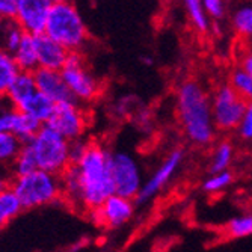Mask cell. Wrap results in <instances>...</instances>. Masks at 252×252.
Segmentation results:
<instances>
[{
	"label": "cell",
	"mask_w": 252,
	"mask_h": 252,
	"mask_svg": "<svg viewBox=\"0 0 252 252\" xmlns=\"http://www.w3.org/2000/svg\"><path fill=\"white\" fill-rule=\"evenodd\" d=\"M0 228H2V226H0Z\"/></svg>",
	"instance_id": "obj_38"
},
{
	"label": "cell",
	"mask_w": 252,
	"mask_h": 252,
	"mask_svg": "<svg viewBox=\"0 0 252 252\" xmlns=\"http://www.w3.org/2000/svg\"><path fill=\"white\" fill-rule=\"evenodd\" d=\"M9 180H8V177L5 175V174H2V172H0V192H2V190H5L8 186H9Z\"/></svg>",
	"instance_id": "obj_35"
},
{
	"label": "cell",
	"mask_w": 252,
	"mask_h": 252,
	"mask_svg": "<svg viewBox=\"0 0 252 252\" xmlns=\"http://www.w3.org/2000/svg\"><path fill=\"white\" fill-rule=\"evenodd\" d=\"M55 107L56 104L49 97H45L38 91V93H35L26 103H23L18 110L26 113L28 117H31L41 126H45L50 121L55 112Z\"/></svg>",
	"instance_id": "obj_16"
},
{
	"label": "cell",
	"mask_w": 252,
	"mask_h": 252,
	"mask_svg": "<svg viewBox=\"0 0 252 252\" xmlns=\"http://www.w3.org/2000/svg\"><path fill=\"white\" fill-rule=\"evenodd\" d=\"M233 28L242 36L252 42V5L240 6L233 15Z\"/></svg>",
	"instance_id": "obj_25"
},
{
	"label": "cell",
	"mask_w": 252,
	"mask_h": 252,
	"mask_svg": "<svg viewBox=\"0 0 252 252\" xmlns=\"http://www.w3.org/2000/svg\"><path fill=\"white\" fill-rule=\"evenodd\" d=\"M20 73V68L14 56L0 49V98H6V94Z\"/></svg>",
	"instance_id": "obj_19"
},
{
	"label": "cell",
	"mask_w": 252,
	"mask_h": 252,
	"mask_svg": "<svg viewBox=\"0 0 252 252\" xmlns=\"http://www.w3.org/2000/svg\"><path fill=\"white\" fill-rule=\"evenodd\" d=\"M35 93H38V88H36V82H35L33 73L20 71L18 76L15 77L14 83L11 85L9 91H8L6 100L14 107L20 109V106L23 103H26Z\"/></svg>",
	"instance_id": "obj_15"
},
{
	"label": "cell",
	"mask_w": 252,
	"mask_h": 252,
	"mask_svg": "<svg viewBox=\"0 0 252 252\" xmlns=\"http://www.w3.org/2000/svg\"><path fill=\"white\" fill-rule=\"evenodd\" d=\"M56 0H17L15 21L28 35H41Z\"/></svg>",
	"instance_id": "obj_11"
},
{
	"label": "cell",
	"mask_w": 252,
	"mask_h": 252,
	"mask_svg": "<svg viewBox=\"0 0 252 252\" xmlns=\"http://www.w3.org/2000/svg\"><path fill=\"white\" fill-rule=\"evenodd\" d=\"M15 8L17 0H0V18H14Z\"/></svg>",
	"instance_id": "obj_33"
},
{
	"label": "cell",
	"mask_w": 252,
	"mask_h": 252,
	"mask_svg": "<svg viewBox=\"0 0 252 252\" xmlns=\"http://www.w3.org/2000/svg\"><path fill=\"white\" fill-rule=\"evenodd\" d=\"M44 33L70 53H82L89 41L86 23L71 0H56Z\"/></svg>",
	"instance_id": "obj_3"
},
{
	"label": "cell",
	"mask_w": 252,
	"mask_h": 252,
	"mask_svg": "<svg viewBox=\"0 0 252 252\" xmlns=\"http://www.w3.org/2000/svg\"><path fill=\"white\" fill-rule=\"evenodd\" d=\"M240 68L243 71H246L248 74L252 76V49L246 50L242 56H240Z\"/></svg>",
	"instance_id": "obj_34"
},
{
	"label": "cell",
	"mask_w": 252,
	"mask_h": 252,
	"mask_svg": "<svg viewBox=\"0 0 252 252\" xmlns=\"http://www.w3.org/2000/svg\"><path fill=\"white\" fill-rule=\"evenodd\" d=\"M88 148V142L83 141V139H79V141H74L70 144V156H71V165L77 163L79 160L83 157L85 151Z\"/></svg>",
	"instance_id": "obj_32"
},
{
	"label": "cell",
	"mask_w": 252,
	"mask_h": 252,
	"mask_svg": "<svg viewBox=\"0 0 252 252\" xmlns=\"http://www.w3.org/2000/svg\"><path fill=\"white\" fill-rule=\"evenodd\" d=\"M141 62L145 63V65H153V59H151L150 56H142V58H141Z\"/></svg>",
	"instance_id": "obj_36"
},
{
	"label": "cell",
	"mask_w": 252,
	"mask_h": 252,
	"mask_svg": "<svg viewBox=\"0 0 252 252\" xmlns=\"http://www.w3.org/2000/svg\"><path fill=\"white\" fill-rule=\"evenodd\" d=\"M185 162V150L183 148H174L166 154V157L158 163V166L154 169V172L144 181V186L136 196L134 202L136 205H142L156 198L160 192L163 190L165 186H168L174 175L181 168Z\"/></svg>",
	"instance_id": "obj_9"
},
{
	"label": "cell",
	"mask_w": 252,
	"mask_h": 252,
	"mask_svg": "<svg viewBox=\"0 0 252 252\" xmlns=\"http://www.w3.org/2000/svg\"><path fill=\"white\" fill-rule=\"evenodd\" d=\"M33 76H35L38 91L45 97H49L55 104L76 101V98L71 94V91L68 89L61 71L38 68V70L33 73Z\"/></svg>",
	"instance_id": "obj_13"
},
{
	"label": "cell",
	"mask_w": 252,
	"mask_h": 252,
	"mask_svg": "<svg viewBox=\"0 0 252 252\" xmlns=\"http://www.w3.org/2000/svg\"><path fill=\"white\" fill-rule=\"evenodd\" d=\"M70 141L49 126H42L28 145L31 147L38 169L62 175L71 166Z\"/></svg>",
	"instance_id": "obj_5"
},
{
	"label": "cell",
	"mask_w": 252,
	"mask_h": 252,
	"mask_svg": "<svg viewBox=\"0 0 252 252\" xmlns=\"http://www.w3.org/2000/svg\"><path fill=\"white\" fill-rule=\"evenodd\" d=\"M225 231L230 239H243L252 236V213H245L233 218L226 223Z\"/></svg>",
	"instance_id": "obj_26"
},
{
	"label": "cell",
	"mask_w": 252,
	"mask_h": 252,
	"mask_svg": "<svg viewBox=\"0 0 252 252\" xmlns=\"http://www.w3.org/2000/svg\"><path fill=\"white\" fill-rule=\"evenodd\" d=\"M246 106L248 103L230 83L219 85L212 95V112L216 128L222 131L237 130Z\"/></svg>",
	"instance_id": "obj_7"
},
{
	"label": "cell",
	"mask_w": 252,
	"mask_h": 252,
	"mask_svg": "<svg viewBox=\"0 0 252 252\" xmlns=\"http://www.w3.org/2000/svg\"><path fill=\"white\" fill-rule=\"evenodd\" d=\"M18 112L6 98H0V133H12Z\"/></svg>",
	"instance_id": "obj_29"
},
{
	"label": "cell",
	"mask_w": 252,
	"mask_h": 252,
	"mask_svg": "<svg viewBox=\"0 0 252 252\" xmlns=\"http://www.w3.org/2000/svg\"><path fill=\"white\" fill-rule=\"evenodd\" d=\"M11 168H12V177L29 175V174L38 171V166H36V162H35L33 153H32V150H31V147L28 144L23 145L20 154L14 160V163L11 165Z\"/></svg>",
	"instance_id": "obj_24"
},
{
	"label": "cell",
	"mask_w": 252,
	"mask_h": 252,
	"mask_svg": "<svg viewBox=\"0 0 252 252\" xmlns=\"http://www.w3.org/2000/svg\"><path fill=\"white\" fill-rule=\"evenodd\" d=\"M134 207L136 202L133 199L115 193L109 196L98 209L89 212V216H93V220L97 225L110 228V230H117V228L131 220L134 215Z\"/></svg>",
	"instance_id": "obj_12"
},
{
	"label": "cell",
	"mask_w": 252,
	"mask_h": 252,
	"mask_svg": "<svg viewBox=\"0 0 252 252\" xmlns=\"http://www.w3.org/2000/svg\"><path fill=\"white\" fill-rule=\"evenodd\" d=\"M234 158V147L230 141H220L213 153H212V158H210V174H216V172H223V171H230V166L233 163Z\"/></svg>",
	"instance_id": "obj_21"
},
{
	"label": "cell",
	"mask_w": 252,
	"mask_h": 252,
	"mask_svg": "<svg viewBox=\"0 0 252 252\" xmlns=\"http://www.w3.org/2000/svg\"><path fill=\"white\" fill-rule=\"evenodd\" d=\"M204 9L209 17L219 20L225 15V3L223 0H202Z\"/></svg>",
	"instance_id": "obj_31"
},
{
	"label": "cell",
	"mask_w": 252,
	"mask_h": 252,
	"mask_svg": "<svg viewBox=\"0 0 252 252\" xmlns=\"http://www.w3.org/2000/svg\"><path fill=\"white\" fill-rule=\"evenodd\" d=\"M168 2H169V0H168Z\"/></svg>",
	"instance_id": "obj_37"
},
{
	"label": "cell",
	"mask_w": 252,
	"mask_h": 252,
	"mask_svg": "<svg viewBox=\"0 0 252 252\" xmlns=\"http://www.w3.org/2000/svg\"><path fill=\"white\" fill-rule=\"evenodd\" d=\"M9 188L15 192L25 210L50 205L63 198L61 175L41 169L29 175L12 177Z\"/></svg>",
	"instance_id": "obj_4"
},
{
	"label": "cell",
	"mask_w": 252,
	"mask_h": 252,
	"mask_svg": "<svg viewBox=\"0 0 252 252\" xmlns=\"http://www.w3.org/2000/svg\"><path fill=\"white\" fill-rule=\"evenodd\" d=\"M233 174L231 171H223V172H216V174H210L207 178L202 183V190L207 193H219L223 189H226L228 186L233 183Z\"/></svg>",
	"instance_id": "obj_28"
},
{
	"label": "cell",
	"mask_w": 252,
	"mask_h": 252,
	"mask_svg": "<svg viewBox=\"0 0 252 252\" xmlns=\"http://www.w3.org/2000/svg\"><path fill=\"white\" fill-rule=\"evenodd\" d=\"M183 2H185L186 12L192 23V26L201 33L207 32L210 29V21H209L207 12L204 9L202 0H183Z\"/></svg>",
	"instance_id": "obj_23"
},
{
	"label": "cell",
	"mask_w": 252,
	"mask_h": 252,
	"mask_svg": "<svg viewBox=\"0 0 252 252\" xmlns=\"http://www.w3.org/2000/svg\"><path fill=\"white\" fill-rule=\"evenodd\" d=\"M33 39H35V47H36V53H38L39 68L62 71L68 56H70V52L63 49L59 42H56L55 39H52L45 33L35 35Z\"/></svg>",
	"instance_id": "obj_14"
},
{
	"label": "cell",
	"mask_w": 252,
	"mask_h": 252,
	"mask_svg": "<svg viewBox=\"0 0 252 252\" xmlns=\"http://www.w3.org/2000/svg\"><path fill=\"white\" fill-rule=\"evenodd\" d=\"M112 165L113 151L98 142H88L83 157L61 175L63 199L88 213L98 209L115 195Z\"/></svg>",
	"instance_id": "obj_1"
},
{
	"label": "cell",
	"mask_w": 252,
	"mask_h": 252,
	"mask_svg": "<svg viewBox=\"0 0 252 252\" xmlns=\"http://www.w3.org/2000/svg\"><path fill=\"white\" fill-rule=\"evenodd\" d=\"M230 85L237 91V94L249 104L252 103V76L243 71L242 68H236L231 73Z\"/></svg>",
	"instance_id": "obj_27"
},
{
	"label": "cell",
	"mask_w": 252,
	"mask_h": 252,
	"mask_svg": "<svg viewBox=\"0 0 252 252\" xmlns=\"http://www.w3.org/2000/svg\"><path fill=\"white\" fill-rule=\"evenodd\" d=\"M23 210L25 209H23L18 196L9 186L5 190L0 192V226L8 225Z\"/></svg>",
	"instance_id": "obj_20"
},
{
	"label": "cell",
	"mask_w": 252,
	"mask_h": 252,
	"mask_svg": "<svg viewBox=\"0 0 252 252\" xmlns=\"http://www.w3.org/2000/svg\"><path fill=\"white\" fill-rule=\"evenodd\" d=\"M88 115L83 106L77 101L56 104L50 121L45 124L63 136L66 141L74 142L83 139L88 127Z\"/></svg>",
	"instance_id": "obj_10"
},
{
	"label": "cell",
	"mask_w": 252,
	"mask_h": 252,
	"mask_svg": "<svg viewBox=\"0 0 252 252\" xmlns=\"http://www.w3.org/2000/svg\"><path fill=\"white\" fill-rule=\"evenodd\" d=\"M61 73L77 103H93L98 98L101 83L88 68L82 53H70Z\"/></svg>",
	"instance_id": "obj_6"
},
{
	"label": "cell",
	"mask_w": 252,
	"mask_h": 252,
	"mask_svg": "<svg viewBox=\"0 0 252 252\" xmlns=\"http://www.w3.org/2000/svg\"><path fill=\"white\" fill-rule=\"evenodd\" d=\"M175 109L181 130L195 147H207L215 141L216 126L212 97L196 80H185L175 93Z\"/></svg>",
	"instance_id": "obj_2"
},
{
	"label": "cell",
	"mask_w": 252,
	"mask_h": 252,
	"mask_svg": "<svg viewBox=\"0 0 252 252\" xmlns=\"http://www.w3.org/2000/svg\"><path fill=\"white\" fill-rule=\"evenodd\" d=\"M112 172L115 193L134 201L144 186L142 169L136 157L128 151H113Z\"/></svg>",
	"instance_id": "obj_8"
},
{
	"label": "cell",
	"mask_w": 252,
	"mask_h": 252,
	"mask_svg": "<svg viewBox=\"0 0 252 252\" xmlns=\"http://www.w3.org/2000/svg\"><path fill=\"white\" fill-rule=\"evenodd\" d=\"M20 71H28V73H35L39 68L38 62V53L35 47V39L32 35H26L25 39L21 41L18 49L12 55Z\"/></svg>",
	"instance_id": "obj_18"
},
{
	"label": "cell",
	"mask_w": 252,
	"mask_h": 252,
	"mask_svg": "<svg viewBox=\"0 0 252 252\" xmlns=\"http://www.w3.org/2000/svg\"><path fill=\"white\" fill-rule=\"evenodd\" d=\"M237 134L246 142H252V103L246 106L245 115L237 127Z\"/></svg>",
	"instance_id": "obj_30"
},
{
	"label": "cell",
	"mask_w": 252,
	"mask_h": 252,
	"mask_svg": "<svg viewBox=\"0 0 252 252\" xmlns=\"http://www.w3.org/2000/svg\"><path fill=\"white\" fill-rule=\"evenodd\" d=\"M23 144L12 133H0V165L11 166L20 154Z\"/></svg>",
	"instance_id": "obj_22"
},
{
	"label": "cell",
	"mask_w": 252,
	"mask_h": 252,
	"mask_svg": "<svg viewBox=\"0 0 252 252\" xmlns=\"http://www.w3.org/2000/svg\"><path fill=\"white\" fill-rule=\"evenodd\" d=\"M28 33L25 32L15 18H5L0 21V49L14 55L21 41Z\"/></svg>",
	"instance_id": "obj_17"
}]
</instances>
